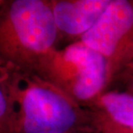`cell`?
I'll return each instance as SVG.
<instances>
[{"mask_svg": "<svg viewBox=\"0 0 133 133\" xmlns=\"http://www.w3.org/2000/svg\"><path fill=\"white\" fill-rule=\"evenodd\" d=\"M94 124L98 133H133V129L115 123L105 114L94 110Z\"/></svg>", "mask_w": 133, "mask_h": 133, "instance_id": "52a82bcc", "label": "cell"}, {"mask_svg": "<svg viewBox=\"0 0 133 133\" xmlns=\"http://www.w3.org/2000/svg\"><path fill=\"white\" fill-rule=\"evenodd\" d=\"M33 71L84 107H89L109 86L106 61L79 41L53 50Z\"/></svg>", "mask_w": 133, "mask_h": 133, "instance_id": "3957f363", "label": "cell"}, {"mask_svg": "<svg viewBox=\"0 0 133 133\" xmlns=\"http://www.w3.org/2000/svg\"><path fill=\"white\" fill-rule=\"evenodd\" d=\"M60 37L51 0H8L0 4V61L34 70L57 49Z\"/></svg>", "mask_w": 133, "mask_h": 133, "instance_id": "7a4b0ae2", "label": "cell"}, {"mask_svg": "<svg viewBox=\"0 0 133 133\" xmlns=\"http://www.w3.org/2000/svg\"><path fill=\"white\" fill-rule=\"evenodd\" d=\"M88 108H92L127 128L133 129V94L130 92L105 91Z\"/></svg>", "mask_w": 133, "mask_h": 133, "instance_id": "8992f818", "label": "cell"}, {"mask_svg": "<svg viewBox=\"0 0 133 133\" xmlns=\"http://www.w3.org/2000/svg\"><path fill=\"white\" fill-rule=\"evenodd\" d=\"M77 41L106 61L110 85L133 62V0H111L97 23Z\"/></svg>", "mask_w": 133, "mask_h": 133, "instance_id": "277c9868", "label": "cell"}, {"mask_svg": "<svg viewBox=\"0 0 133 133\" xmlns=\"http://www.w3.org/2000/svg\"><path fill=\"white\" fill-rule=\"evenodd\" d=\"M11 133L96 132L94 111L32 70L0 61Z\"/></svg>", "mask_w": 133, "mask_h": 133, "instance_id": "6da1fadb", "label": "cell"}, {"mask_svg": "<svg viewBox=\"0 0 133 133\" xmlns=\"http://www.w3.org/2000/svg\"><path fill=\"white\" fill-rule=\"evenodd\" d=\"M1 3H2V0H0V4H1Z\"/></svg>", "mask_w": 133, "mask_h": 133, "instance_id": "7c38bea8", "label": "cell"}, {"mask_svg": "<svg viewBox=\"0 0 133 133\" xmlns=\"http://www.w3.org/2000/svg\"><path fill=\"white\" fill-rule=\"evenodd\" d=\"M0 133H11L9 103L1 79H0Z\"/></svg>", "mask_w": 133, "mask_h": 133, "instance_id": "ba28073f", "label": "cell"}, {"mask_svg": "<svg viewBox=\"0 0 133 133\" xmlns=\"http://www.w3.org/2000/svg\"><path fill=\"white\" fill-rule=\"evenodd\" d=\"M128 92L133 94V75H131L129 79V83H128Z\"/></svg>", "mask_w": 133, "mask_h": 133, "instance_id": "9c48e42d", "label": "cell"}, {"mask_svg": "<svg viewBox=\"0 0 133 133\" xmlns=\"http://www.w3.org/2000/svg\"><path fill=\"white\" fill-rule=\"evenodd\" d=\"M111 0H51L60 36L78 37L92 28Z\"/></svg>", "mask_w": 133, "mask_h": 133, "instance_id": "5b68a950", "label": "cell"}, {"mask_svg": "<svg viewBox=\"0 0 133 133\" xmlns=\"http://www.w3.org/2000/svg\"><path fill=\"white\" fill-rule=\"evenodd\" d=\"M77 133H96V132H77Z\"/></svg>", "mask_w": 133, "mask_h": 133, "instance_id": "8fae6325", "label": "cell"}, {"mask_svg": "<svg viewBox=\"0 0 133 133\" xmlns=\"http://www.w3.org/2000/svg\"><path fill=\"white\" fill-rule=\"evenodd\" d=\"M127 69H131V71L132 72V73H133V62L131 63V65H130L129 66V68H127Z\"/></svg>", "mask_w": 133, "mask_h": 133, "instance_id": "30bf717a", "label": "cell"}]
</instances>
